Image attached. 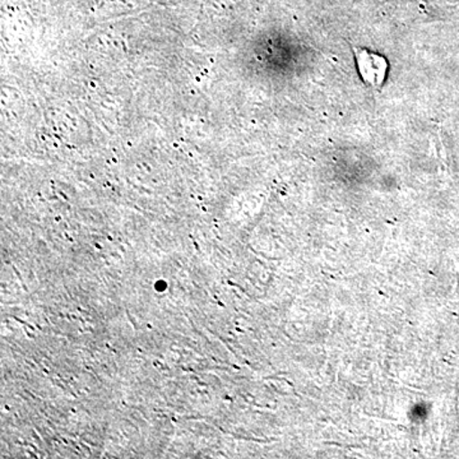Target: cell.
<instances>
[{"instance_id": "1", "label": "cell", "mask_w": 459, "mask_h": 459, "mask_svg": "<svg viewBox=\"0 0 459 459\" xmlns=\"http://www.w3.org/2000/svg\"><path fill=\"white\" fill-rule=\"evenodd\" d=\"M352 50L362 82L373 90L382 89L389 68L386 57L356 45H352Z\"/></svg>"}]
</instances>
